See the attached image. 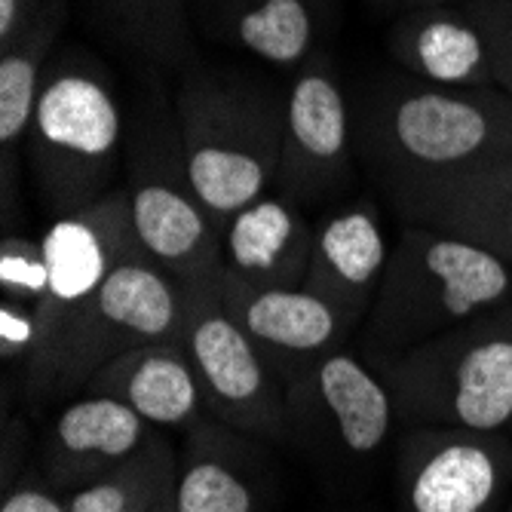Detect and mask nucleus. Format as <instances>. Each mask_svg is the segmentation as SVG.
<instances>
[{
	"instance_id": "20",
	"label": "nucleus",
	"mask_w": 512,
	"mask_h": 512,
	"mask_svg": "<svg viewBox=\"0 0 512 512\" xmlns=\"http://www.w3.org/2000/svg\"><path fill=\"white\" fill-rule=\"evenodd\" d=\"M252 436L200 417L184 430L172 503L175 512H261V485L246 445Z\"/></svg>"
},
{
	"instance_id": "30",
	"label": "nucleus",
	"mask_w": 512,
	"mask_h": 512,
	"mask_svg": "<svg viewBox=\"0 0 512 512\" xmlns=\"http://www.w3.org/2000/svg\"><path fill=\"white\" fill-rule=\"evenodd\" d=\"M387 4H396L405 10H414V7H433V4H460V0H387Z\"/></svg>"
},
{
	"instance_id": "23",
	"label": "nucleus",
	"mask_w": 512,
	"mask_h": 512,
	"mask_svg": "<svg viewBox=\"0 0 512 512\" xmlns=\"http://www.w3.org/2000/svg\"><path fill=\"white\" fill-rule=\"evenodd\" d=\"M102 28L138 59L184 68L197 59L188 0H92Z\"/></svg>"
},
{
	"instance_id": "9",
	"label": "nucleus",
	"mask_w": 512,
	"mask_h": 512,
	"mask_svg": "<svg viewBox=\"0 0 512 512\" xmlns=\"http://www.w3.org/2000/svg\"><path fill=\"white\" fill-rule=\"evenodd\" d=\"M132 221H129V197L126 188H117L92 203L83 212L53 218L43 234L46 252V292L37 301V344L22 368L25 396L37 393L50 368L56 347L83 304L96 295L102 279L114 270V264L135 246Z\"/></svg>"
},
{
	"instance_id": "18",
	"label": "nucleus",
	"mask_w": 512,
	"mask_h": 512,
	"mask_svg": "<svg viewBox=\"0 0 512 512\" xmlns=\"http://www.w3.org/2000/svg\"><path fill=\"white\" fill-rule=\"evenodd\" d=\"M313 237L301 206L267 194L224 227L221 276L258 289H298L310 267Z\"/></svg>"
},
{
	"instance_id": "22",
	"label": "nucleus",
	"mask_w": 512,
	"mask_h": 512,
	"mask_svg": "<svg viewBox=\"0 0 512 512\" xmlns=\"http://www.w3.org/2000/svg\"><path fill=\"white\" fill-rule=\"evenodd\" d=\"M65 16V0H46L34 25L19 34L7 50H0V145L7 154L16 145H25Z\"/></svg>"
},
{
	"instance_id": "2",
	"label": "nucleus",
	"mask_w": 512,
	"mask_h": 512,
	"mask_svg": "<svg viewBox=\"0 0 512 512\" xmlns=\"http://www.w3.org/2000/svg\"><path fill=\"white\" fill-rule=\"evenodd\" d=\"M175 117L194 188L221 230L276 184L286 99L267 83L197 68L175 92Z\"/></svg>"
},
{
	"instance_id": "13",
	"label": "nucleus",
	"mask_w": 512,
	"mask_h": 512,
	"mask_svg": "<svg viewBox=\"0 0 512 512\" xmlns=\"http://www.w3.org/2000/svg\"><path fill=\"white\" fill-rule=\"evenodd\" d=\"M408 224L463 237L512 267V160H488L384 184Z\"/></svg>"
},
{
	"instance_id": "6",
	"label": "nucleus",
	"mask_w": 512,
	"mask_h": 512,
	"mask_svg": "<svg viewBox=\"0 0 512 512\" xmlns=\"http://www.w3.org/2000/svg\"><path fill=\"white\" fill-rule=\"evenodd\" d=\"M184 322L188 286L135 243L68 325L31 405L80 396L105 362L135 347L184 341Z\"/></svg>"
},
{
	"instance_id": "33",
	"label": "nucleus",
	"mask_w": 512,
	"mask_h": 512,
	"mask_svg": "<svg viewBox=\"0 0 512 512\" xmlns=\"http://www.w3.org/2000/svg\"><path fill=\"white\" fill-rule=\"evenodd\" d=\"M310 4H313V0H310Z\"/></svg>"
},
{
	"instance_id": "21",
	"label": "nucleus",
	"mask_w": 512,
	"mask_h": 512,
	"mask_svg": "<svg viewBox=\"0 0 512 512\" xmlns=\"http://www.w3.org/2000/svg\"><path fill=\"white\" fill-rule=\"evenodd\" d=\"M218 31L246 53L279 65L301 68L316 43L310 0H215Z\"/></svg>"
},
{
	"instance_id": "31",
	"label": "nucleus",
	"mask_w": 512,
	"mask_h": 512,
	"mask_svg": "<svg viewBox=\"0 0 512 512\" xmlns=\"http://www.w3.org/2000/svg\"><path fill=\"white\" fill-rule=\"evenodd\" d=\"M160 512H175V503H172V500H169V503H166V506H163V509H160Z\"/></svg>"
},
{
	"instance_id": "5",
	"label": "nucleus",
	"mask_w": 512,
	"mask_h": 512,
	"mask_svg": "<svg viewBox=\"0 0 512 512\" xmlns=\"http://www.w3.org/2000/svg\"><path fill=\"white\" fill-rule=\"evenodd\" d=\"M123 145V108L99 65L65 56L46 71L25 135L31 175L46 209L65 218L108 197Z\"/></svg>"
},
{
	"instance_id": "29",
	"label": "nucleus",
	"mask_w": 512,
	"mask_h": 512,
	"mask_svg": "<svg viewBox=\"0 0 512 512\" xmlns=\"http://www.w3.org/2000/svg\"><path fill=\"white\" fill-rule=\"evenodd\" d=\"M43 4L46 0H0V50H7L19 34L34 25Z\"/></svg>"
},
{
	"instance_id": "24",
	"label": "nucleus",
	"mask_w": 512,
	"mask_h": 512,
	"mask_svg": "<svg viewBox=\"0 0 512 512\" xmlns=\"http://www.w3.org/2000/svg\"><path fill=\"white\" fill-rule=\"evenodd\" d=\"M178 451L172 448L166 430L111 473L99 476L71 494L68 512H160L175 491Z\"/></svg>"
},
{
	"instance_id": "16",
	"label": "nucleus",
	"mask_w": 512,
	"mask_h": 512,
	"mask_svg": "<svg viewBox=\"0 0 512 512\" xmlns=\"http://www.w3.org/2000/svg\"><path fill=\"white\" fill-rule=\"evenodd\" d=\"M390 240L371 203H356L325 215L313 237L304 289L350 316L359 329L384 283Z\"/></svg>"
},
{
	"instance_id": "11",
	"label": "nucleus",
	"mask_w": 512,
	"mask_h": 512,
	"mask_svg": "<svg viewBox=\"0 0 512 512\" xmlns=\"http://www.w3.org/2000/svg\"><path fill=\"white\" fill-rule=\"evenodd\" d=\"M353 175V117L344 86L325 59H307L286 96L276 194L295 206L335 197Z\"/></svg>"
},
{
	"instance_id": "4",
	"label": "nucleus",
	"mask_w": 512,
	"mask_h": 512,
	"mask_svg": "<svg viewBox=\"0 0 512 512\" xmlns=\"http://www.w3.org/2000/svg\"><path fill=\"white\" fill-rule=\"evenodd\" d=\"M405 427L512 430V304L371 365Z\"/></svg>"
},
{
	"instance_id": "17",
	"label": "nucleus",
	"mask_w": 512,
	"mask_h": 512,
	"mask_svg": "<svg viewBox=\"0 0 512 512\" xmlns=\"http://www.w3.org/2000/svg\"><path fill=\"white\" fill-rule=\"evenodd\" d=\"M387 43L393 59L421 83L454 89L497 86L488 37L467 0L405 10L393 22Z\"/></svg>"
},
{
	"instance_id": "15",
	"label": "nucleus",
	"mask_w": 512,
	"mask_h": 512,
	"mask_svg": "<svg viewBox=\"0 0 512 512\" xmlns=\"http://www.w3.org/2000/svg\"><path fill=\"white\" fill-rule=\"evenodd\" d=\"M151 427L120 399L80 393L56 414L43 439V476L56 491H77L135 457L151 439Z\"/></svg>"
},
{
	"instance_id": "28",
	"label": "nucleus",
	"mask_w": 512,
	"mask_h": 512,
	"mask_svg": "<svg viewBox=\"0 0 512 512\" xmlns=\"http://www.w3.org/2000/svg\"><path fill=\"white\" fill-rule=\"evenodd\" d=\"M0 512H68V500L56 494V488L40 482H22L7 491Z\"/></svg>"
},
{
	"instance_id": "3",
	"label": "nucleus",
	"mask_w": 512,
	"mask_h": 512,
	"mask_svg": "<svg viewBox=\"0 0 512 512\" xmlns=\"http://www.w3.org/2000/svg\"><path fill=\"white\" fill-rule=\"evenodd\" d=\"M503 304H512L506 261L445 230L405 224L359 329L362 353L375 365Z\"/></svg>"
},
{
	"instance_id": "14",
	"label": "nucleus",
	"mask_w": 512,
	"mask_h": 512,
	"mask_svg": "<svg viewBox=\"0 0 512 512\" xmlns=\"http://www.w3.org/2000/svg\"><path fill=\"white\" fill-rule=\"evenodd\" d=\"M224 310L252 338L279 384L344 347L359 325L310 289H258L218 276Z\"/></svg>"
},
{
	"instance_id": "8",
	"label": "nucleus",
	"mask_w": 512,
	"mask_h": 512,
	"mask_svg": "<svg viewBox=\"0 0 512 512\" xmlns=\"http://www.w3.org/2000/svg\"><path fill=\"white\" fill-rule=\"evenodd\" d=\"M218 276L188 286L184 322V347L197 368L206 411L243 436L283 442L292 433L286 387L252 338L224 310Z\"/></svg>"
},
{
	"instance_id": "32",
	"label": "nucleus",
	"mask_w": 512,
	"mask_h": 512,
	"mask_svg": "<svg viewBox=\"0 0 512 512\" xmlns=\"http://www.w3.org/2000/svg\"><path fill=\"white\" fill-rule=\"evenodd\" d=\"M506 512H512V500H509V506H506Z\"/></svg>"
},
{
	"instance_id": "1",
	"label": "nucleus",
	"mask_w": 512,
	"mask_h": 512,
	"mask_svg": "<svg viewBox=\"0 0 512 512\" xmlns=\"http://www.w3.org/2000/svg\"><path fill=\"white\" fill-rule=\"evenodd\" d=\"M353 135L381 184L512 160V96L500 86L390 80L365 96Z\"/></svg>"
},
{
	"instance_id": "7",
	"label": "nucleus",
	"mask_w": 512,
	"mask_h": 512,
	"mask_svg": "<svg viewBox=\"0 0 512 512\" xmlns=\"http://www.w3.org/2000/svg\"><path fill=\"white\" fill-rule=\"evenodd\" d=\"M123 160L135 240L184 286L215 279L224 237L191 181L175 111L163 105L145 108L126 135Z\"/></svg>"
},
{
	"instance_id": "12",
	"label": "nucleus",
	"mask_w": 512,
	"mask_h": 512,
	"mask_svg": "<svg viewBox=\"0 0 512 512\" xmlns=\"http://www.w3.org/2000/svg\"><path fill=\"white\" fill-rule=\"evenodd\" d=\"M286 405L295 433L350 457H371L399 421L384 378L344 347L286 384Z\"/></svg>"
},
{
	"instance_id": "25",
	"label": "nucleus",
	"mask_w": 512,
	"mask_h": 512,
	"mask_svg": "<svg viewBox=\"0 0 512 512\" xmlns=\"http://www.w3.org/2000/svg\"><path fill=\"white\" fill-rule=\"evenodd\" d=\"M0 289L4 298L37 307L46 292V252L43 237L7 234L0 243Z\"/></svg>"
},
{
	"instance_id": "10",
	"label": "nucleus",
	"mask_w": 512,
	"mask_h": 512,
	"mask_svg": "<svg viewBox=\"0 0 512 512\" xmlns=\"http://www.w3.org/2000/svg\"><path fill=\"white\" fill-rule=\"evenodd\" d=\"M405 430L396 457L402 512H506L512 500L509 430Z\"/></svg>"
},
{
	"instance_id": "26",
	"label": "nucleus",
	"mask_w": 512,
	"mask_h": 512,
	"mask_svg": "<svg viewBox=\"0 0 512 512\" xmlns=\"http://www.w3.org/2000/svg\"><path fill=\"white\" fill-rule=\"evenodd\" d=\"M491 50L494 83L512 96V0H467Z\"/></svg>"
},
{
	"instance_id": "19",
	"label": "nucleus",
	"mask_w": 512,
	"mask_h": 512,
	"mask_svg": "<svg viewBox=\"0 0 512 512\" xmlns=\"http://www.w3.org/2000/svg\"><path fill=\"white\" fill-rule=\"evenodd\" d=\"M83 393L120 399L157 430H188L206 411L203 387L184 341L135 347L105 362Z\"/></svg>"
},
{
	"instance_id": "27",
	"label": "nucleus",
	"mask_w": 512,
	"mask_h": 512,
	"mask_svg": "<svg viewBox=\"0 0 512 512\" xmlns=\"http://www.w3.org/2000/svg\"><path fill=\"white\" fill-rule=\"evenodd\" d=\"M37 344V313L31 304L0 298V356L25 368Z\"/></svg>"
}]
</instances>
